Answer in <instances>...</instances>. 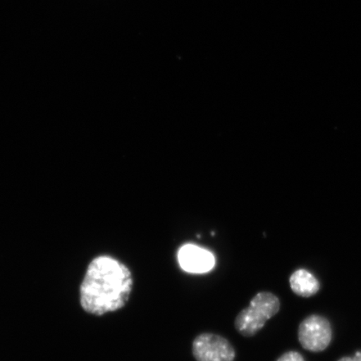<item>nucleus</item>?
Masks as SVG:
<instances>
[{
  "instance_id": "obj_1",
  "label": "nucleus",
  "mask_w": 361,
  "mask_h": 361,
  "mask_svg": "<svg viewBox=\"0 0 361 361\" xmlns=\"http://www.w3.org/2000/svg\"><path fill=\"white\" fill-rule=\"evenodd\" d=\"M133 288L128 266L112 257L99 256L90 262L81 283L80 305L94 315L114 312L128 303Z\"/></svg>"
},
{
  "instance_id": "obj_2",
  "label": "nucleus",
  "mask_w": 361,
  "mask_h": 361,
  "mask_svg": "<svg viewBox=\"0 0 361 361\" xmlns=\"http://www.w3.org/2000/svg\"><path fill=\"white\" fill-rule=\"evenodd\" d=\"M279 309L281 302L276 295L269 292H260L252 298L250 306L238 314L234 326L243 336H254Z\"/></svg>"
},
{
  "instance_id": "obj_3",
  "label": "nucleus",
  "mask_w": 361,
  "mask_h": 361,
  "mask_svg": "<svg viewBox=\"0 0 361 361\" xmlns=\"http://www.w3.org/2000/svg\"><path fill=\"white\" fill-rule=\"evenodd\" d=\"M192 354L197 361H233L236 353L227 338L204 333L192 342Z\"/></svg>"
},
{
  "instance_id": "obj_4",
  "label": "nucleus",
  "mask_w": 361,
  "mask_h": 361,
  "mask_svg": "<svg viewBox=\"0 0 361 361\" xmlns=\"http://www.w3.org/2000/svg\"><path fill=\"white\" fill-rule=\"evenodd\" d=\"M331 324L319 315H310L302 322L299 329V340L305 350L320 352L326 350L331 343Z\"/></svg>"
},
{
  "instance_id": "obj_5",
  "label": "nucleus",
  "mask_w": 361,
  "mask_h": 361,
  "mask_svg": "<svg viewBox=\"0 0 361 361\" xmlns=\"http://www.w3.org/2000/svg\"><path fill=\"white\" fill-rule=\"evenodd\" d=\"M178 258L180 268L191 274L207 273L215 266V257L211 252L193 245L180 247Z\"/></svg>"
},
{
  "instance_id": "obj_6",
  "label": "nucleus",
  "mask_w": 361,
  "mask_h": 361,
  "mask_svg": "<svg viewBox=\"0 0 361 361\" xmlns=\"http://www.w3.org/2000/svg\"><path fill=\"white\" fill-rule=\"evenodd\" d=\"M292 290L302 297H310L319 290L318 279L306 269H299L291 275L290 279Z\"/></svg>"
},
{
  "instance_id": "obj_7",
  "label": "nucleus",
  "mask_w": 361,
  "mask_h": 361,
  "mask_svg": "<svg viewBox=\"0 0 361 361\" xmlns=\"http://www.w3.org/2000/svg\"><path fill=\"white\" fill-rule=\"evenodd\" d=\"M277 361H305L303 356L295 351L287 352L279 357Z\"/></svg>"
},
{
  "instance_id": "obj_8",
  "label": "nucleus",
  "mask_w": 361,
  "mask_h": 361,
  "mask_svg": "<svg viewBox=\"0 0 361 361\" xmlns=\"http://www.w3.org/2000/svg\"><path fill=\"white\" fill-rule=\"evenodd\" d=\"M353 360L354 361H361V352H359V351L356 352V353L355 354Z\"/></svg>"
},
{
  "instance_id": "obj_9",
  "label": "nucleus",
  "mask_w": 361,
  "mask_h": 361,
  "mask_svg": "<svg viewBox=\"0 0 361 361\" xmlns=\"http://www.w3.org/2000/svg\"><path fill=\"white\" fill-rule=\"evenodd\" d=\"M338 361H354L353 359L350 357H344L341 360H338Z\"/></svg>"
}]
</instances>
